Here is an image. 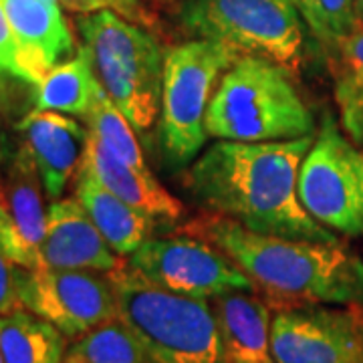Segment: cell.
<instances>
[{"label": "cell", "instance_id": "obj_1", "mask_svg": "<svg viewBox=\"0 0 363 363\" xmlns=\"http://www.w3.org/2000/svg\"><path fill=\"white\" fill-rule=\"evenodd\" d=\"M305 135L286 142L212 143L186 174L198 204L255 233L335 242L337 236L313 218L297 194L301 162L311 147Z\"/></svg>", "mask_w": 363, "mask_h": 363}, {"label": "cell", "instance_id": "obj_2", "mask_svg": "<svg viewBox=\"0 0 363 363\" xmlns=\"http://www.w3.org/2000/svg\"><path fill=\"white\" fill-rule=\"evenodd\" d=\"M184 233L220 248L248 279L281 307L363 305V260L335 242L298 240L255 233L233 218L208 214Z\"/></svg>", "mask_w": 363, "mask_h": 363}, {"label": "cell", "instance_id": "obj_3", "mask_svg": "<svg viewBox=\"0 0 363 363\" xmlns=\"http://www.w3.org/2000/svg\"><path fill=\"white\" fill-rule=\"evenodd\" d=\"M117 319L142 343L152 363H226L208 298L188 297L147 281L130 262L107 272Z\"/></svg>", "mask_w": 363, "mask_h": 363}, {"label": "cell", "instance_id": "obj_4", "mask_svg": "<svg viewBox=\"0 0 363 363\" xmlns=\"http://www.w3.org/2000/svg\"><path fill=\"white\" fill-rule=\"evenodd\" d=\"M285 67L240 55L208 105L206 133L226 142H286L313 133V116Z\"/></svg>", "mask_w": 363, "mask_h": 363}, {"label": "cell", "instance_id": "obj_5", "mask_svg": "<svg viewBox=\"0 0 363 363\" xmlns=\"http://www.w3.org/2000/svg\"><path fill=\"white\" fill-rule=\"evenodd\" d=\"M75 26L105 93L135 130H150L160 117L166 63L156 37L111 11L81 14Z\"/></svg>", "mask_w": 363, "mask_h": 363}, {"label": "cell", "instance_id": "obj_6", "mask_svg": "<svg viewBox=\"0 0 363 363\" xmlns=\"http://www.w3.org/2000/svg\"><path fill=\"white\" fill-rule=\"evenodd\" d=\"M240 57L216 40L196 39L166 52L160 138L169 162L194 160L206 143V113L212 89L222 73Z\"/></svg>", "mask_w": 363, "mask_h": 363}, {"label": "cell", "instance_id": "obj_7", "mask_svg": "<svg viewBox=\"0 0 363 363\" xmlns=\"http://www.w3.org/2000/svg\"><path fill=\"white\" fill-rule=\"evenodd\" d=\"M182 21L200 39L271 59L291 73L303 61L305 23L293 0H188Z\"/></svg>", "mask_w": 363, "mask_h": 363}, {"label": "cell", "instance_id": "obj_8", "mask_svg": "<svg viewBox=\"0 0 363 363\" xmlns=\"http://www.w3.org/2000/svg\"><path fill=\"white\" fill-rule=\"evenodd\" d=\"M297 194L325 228L363 236V154L333 119H325L301 162Z\"/></svg>", "mask_w": 363, "mask_h": 363}, {"label": "cell", "instance_id": "obj_9", "mask_svg": "<svg viewBox=\"0 0 363 363\" xmlns=\"http://www.w3.org/2000/svg\"><path fill=\"white\" fill-rule=\"evenodd\" d=\"M130 267L157 286L188 297L216 298L257 289L230 257L194 234L143 240L130 255Z\"/></svg>", "mask_w": 363, "mask_h": 363}, {"label": "cell", "instance_id": "obj_10", "mask_svg": "<svg viewBox=\"0 0 363 363\" xmlns=\"http://www.w3.org/2000/svg\"><path fill=\"white\" fill-rule=\"evenodd\" d=\"M18 297L23 309L55 325L67 339L117 319L116 293L101 272L21 267Z\"/></svg>", "mask_w": 363, "mask_h": 363}, {"label": "cell", "instance_id": "obj_11", "mask_svg": "<svg viewBox=\"0 0 363 363\" xmlns=\"http://www.w3.org/2000/svg\"><path fill=\"white\" fill-rule=\"evenodd\" d=\"M277 363H363V313L335 305L281 307L271 321Z\"/></svg>", "mask_w": 363, "mask_h": 363}, {"label": "cell", "instance_id": "obj_12", "mask_svg": "<svg viewBox=\"0 0 363 363\" xmlns=\"http://www.w3.org/2000/svg\"><path fill=\"white\" fill-rule=\"evenodd\" d=\"M39 169L21 143L9 168L0 172V248L16 267H40V247L47 230Z\"/></svg>", "mask_w": 363, "mask_h": 363}, {"label": "cell", "instance_id": "obj_13", "mask_svg": "<svg viewBox=\"0 0 363 363\" xmlns=\"http://www.w3.org/2000/svg\"><path fill=\"white\" fill-rule=\"evenodd\" d=\"M18 131L49 200H59L83 166L89 130L77 119L59 111L35 109L23 117Z\"/></svg>", "mask_w": 363, "mask_h": 363}, {"label": "cell", "instance_id": "obj_14", "mask_svg": "<svg viewBox=\"0 0 363 363\" xmlns=\"http://www.w3.org/2000/svg\"><path fill=\"white\" fill-rule=\"evenodd\" d=\"M123 260L107 245L77 198L52 200L40 247V267L71 271L111 272Z\"/></svg>", "mask_w": 363, "mask_h": 363}, {"label": "cell", "instance_id": "obj_15", "mask_svg": "<svg viewBox=\"0 0 363 363\" xmlns=\"http://www.w3.org/2000/svg\"><path fill=\"white\" fill-rule=\"evenodd\" d=\"M21 63L35 87L47 71L75 55V39L59 0H0Z\"/></svg>", "mask_w": 363, "mask_h": 363}, {"label": "cell", "instance_id": "obj_16", "mask_svg": "<svg viewBox=\"0 0 363 363\" xmlns=\"http://www.w3.org/2000/svg\"><path fill=\"white\" fill-rule=\"evenodd\" d=\"M81 168L91 172L109 192L138 208L152 220H178L182 216V204L154 178L150 168H135L121 162L91 133Z\"/></svg>", "mask_w": 363, "mask_h": 363}, {"label": "cell", "instance_id": "obj_17", "mask_svg": "<svg viewBox=\"0 0 363 363\" xmlns=\"http://www.w3.org/2000/svg\"><path fill=\"white\" fill-rule=\"evenodd\" d=\"M226 363H277L271 343V311L250 291L212 298Z\"/></svg>", "mask_w": 363, "mask_h": 363}, {"label": "cell", "instance_id": "obj_18", "mask_svg": "<svg viewBox=\"0 0 363 363\" xmlns=\"http://www.w3.org/2000/svg\"><path fill=\"white\" fill-rule=\"evenodd\" d=\"M75 182H77L75 198L87 210L91 220L95 222L99 233L104 234L107 245L119 257H130L143 240H147V234L152 228L150 216H145L138 208H133L119 196L109 192L85 168L79 169Z\"/></svg>", "mask_w": 363, "mask_h": 363}, {"label": "cell", "instance_id": "obj_19", "mask_svg": "<svg viewBox=\"0 0 363 363\" xmlns=\"http://www.w3.org/2000/svg\"><path fill=\"white\" fill-rule=\"evenodd\" d=\"M104 91L89 55L79 47L71 59L52 67L35 85V109L59 111L85 119Z\"/></svg>", "mask_w": 363, "mask_h": 363}, {"label": "cell", "instance_id": "obj_20", "mask_svg": "<svg viewBox=\"0 0 363 363\" xmlns=\"http://www.w3.org/2000/svg\"><path fill=\"white\" fill-rule=\"evenodd\" d=\"M65 335L39 315L16 309L0 315V353L4 363H61Z\"/></svg>", "mask_w": 363, "mask_h": 363}, {"label": "cell", "instance_id": "obj_21", "mask_svg": "<svg viewBox=\"0 0 363 363\" xmlns=\"http://www.w3.org/2000/svg\"><path fill=\"white\" fill-rule=\"evenodd\" d=\"M65 362L71 363H152L142 343L119 319L107 321L75 339Z\"/></svg>", "mask_w": 363, "mask_h": 363}, {"label": "cell", "instance_id": "obj_22", "mask_svg": "<svg viewBox=\"0 0 363 363\" xmlns=\"http://www.w3.org/2000/svg\"><path fill=\"white\" fill-rule=\"evenodd\" d=\"M341 75L337 81L339 107L343 111V123L353 138L363 135V25L353 28L350 37L335 49Z\"/></svg>", "mask_w": 363, "mask_h": 363}, {"label": "cell", "instance_id": "obj_23", "mask_svg": "<svg viewBox=\"0 0 363 363\" xmlns=\"http://www.w3.org/2000/svg\"><path fill=\"white\" fill-rule=\"evenodd\" d=\"M85 121L91 135L97 138L107 152H111L113 156L130 166L147 168L140 142L133 133V125L105 91L97 99L95 107L91 109L89 116L85 117Z\"/></svg>", "mask_w": 363, "mask_h": 363}, {"label": "cell", "instance_id": "obj_24", "mask_svg": "<svg viewBox=\"0 0 363 363\" xmlns=\"http://www.w3.org/2000/svg\"><path fill=\"white\" fill-rule=\"evenodd\" d=\"M293 4L313 37L329 51H335L359 25L355 0H293Z\"/></svg>", "mask_w": 363, "mask_h": 363}, {"label": "cell", "instance_id": "obj_25", "mask_svg": "<svg viewBox=\"0 0 363 363\" xmlns=\"http://www.w3.org/2000/svg\"><path fill=\"white\" fill-rule=\"evenodd\" d=\"M59 2L63 9L71 13L91 14L99 13V11H111L145 28L154 25V18L142 4V0H59Z\"/></svg>", "mask_w": 363, "mask_h": 363}, {"label": "cell", "instance_id": "obj_26", "mask_svg": "<svg viewBox=\"0 0 363 363\" xmlns=\"http://www.w3.org/2000/svg\"><path fill=\"white\" fill-rule=\"evenodd\" d=\"M2 77L16 79V81L30 85L26 79L25 69H23V63H21V55H18L13 30H11V25L6 21V14L2 9V2H0V79Z\"/></svg>", "mask_w": 363, "mask_h": 363}, {"label": "cell", "instance_id": "obj_27", "mask_svg": "<svg viewBox=\"0 0 363 363\" xmlns=\"http://www.w3.org/2000/svg\"><path fill=\"white\" fill-rule=\"evenodd\" d=\"M18 271L13 260L0 248V315L23 309L18 297Z\"/></svg>", "mask_w": 363, "mask_h": 363}, {"label": "cell", "instance_id": "obj_28", "mask_svg": "<svg viewBox=\"0 0 363 363\" xmlns=\"http://www.w3.org/2000/svg\"><path fill=\"white\" fill-rule=\"evenodd\" d=\"M355 14H357V21L363 25V0H355Z\"/></svg>", "mask_w": 363, "mask_h": 363}, {"label": "cell", "instance_id": "obj_29", "mask_svg": "<svg viewBox=\"0 0 363 363\" xmlns=\"http://www.w3.org/2000/svg\"><path fill=\"white\" fill-rule=\"evenodd\" d=\"M2 160H4V154H2V147H0V172H2Z\"/></svg>", "mask_w": 363, "mask_h": 363}, {"label": "cell", "instance_id": "obj_30", "mask_svg": "<svg viewBox=\"0 0 363 363\" xmlns=\"http://www.w3.org/2000/svg\"><path fill=\"white\" fill-rule=\"evenodd\" d=\"M0 363H4V359H2V353H0Z\"/></svg>", "mask_w": 363, "mask_h": 363}, {"label": "cell", "instance_id": "obj_31", "mask_svg": "<svg viewBox=\"0 0 363 363\" xmlns=\"http://www.w3.org/2000/svg\"><path fill=\"white\" fill-rule=\"evenodd\" d=\"M65 363H71V362H65Z\"/></svg>", "mask_w": 363, "mask_h": 363}]
</instances>
